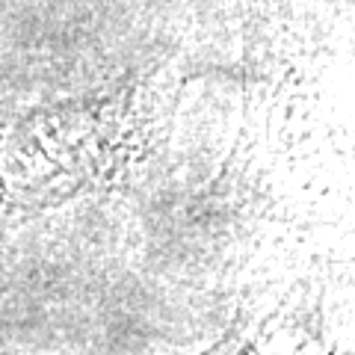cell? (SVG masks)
<instances>
[{"mask_svg":"<svg viewBox=\"0 0 355 355\" xmlns=\"http://www.w3.org/2000/svg\"><path fill=\"white\" fill-rule=\"evenodd\" d=\"M160 74L0 116V214L39 216L128 184L166 130Z\"/></svg>","mask_w":355,"mask_h":355,"instance_id":"1","label":"cell"}]
</instances>
